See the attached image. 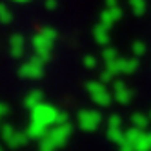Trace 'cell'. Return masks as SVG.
Masks as SVG:
<instances>
[{"label":"cell","instance_id":"obj_4","mask_svg":"<svg viewBox=\"0 0 151 151\" xmlns=\"http://www.w3.org/2000/svg\"><path fill=\"white\" fill-rule=\"evenodd\" d=\"M9 44H11V49H13V55H20L24 49V37L22 35H13L11 40H9Z\"/></svg>","mask_w":151,"mask_h":151},{"label":"cell","instance_id":"obj_5","mask_svg":"<svg viewBox=\"0 0 151 151\" xmlns=\"http://www.w3.org/2000/svg\"><path fill=\"white\" fill-rule=\"evenodd\" d=\"M129 7H131V11H133L137 17H140V15L146 13L147 4H146V0H129Z\"/></svg>","mask_w":151,"mask_h":151},{"label":"cell","instance_id":"obj_10","mask_svg":"<svg viewBox=\"0 0 151 151\" xmlns=\"http://www.w3.org/2000/svg\"><path fill=\"white\" fill-rule=\"evenodd\" d=\"M113 55H115L113 49H106V58H109V57H113Z\"/></svg>","mask_w":151,"mask_h":151},{"label":"cell","instance_id":"obj_8","mask_svg":"<svg viewBox=\"0 0 151 151\" xmlns=\"http://www.w3.org/2000/svg\"><path fill=\"white\" fill-rule=\"evenodd\" d=\"M106 7H118V0H106Z\"/></svg>","mask_w":151,"mask_h":151},{"label":"cell","instance_id":"obj_3","mask_svg":"<svg viewBox=\"0 0 151 151\" xmlns=\"http://www.w3.org/2000/svg\"><path fill=\"white\" fill-rule=\"evenodd\" d=\"M107 29L104 24H96L95 29H93V35H95V40L99 42V44H106L107 40H109V33H107Z\"/></svg>","mask_w":151,"mask_h":151},{"label":"cell","instance_id":"obj_2","mask_svg":"<svg viewBox=\"0 0 151 151\" xmlns=\"http://www.w3.org/2000/svg\"><path fill=\"white\" fill-rule=\"evenodd\" d=\"M122 17V7H106L100 13V24H104L106 27H111L115 22H118Z\"/></svg>","mask_w":151,"mask_h":151},{"label":"cell","instance_id":"obj_7","mask_svg":"<svg viewBox=\"0 0 151 151\" xmlns=\"http://www.w3.org/2000/svg\"><path fill=\"white\" fill-rule=\"evenodd\" d=\"M46 9H47V11H55V9H57V6H58V2H57V0H46Z\"/></svg>","mask_w":151,"mask_h":151},{"label":"cell","instance_id":"obj_9","mask_svg":"<svg viewBox=\"0 0 151 151\" xmlns=\"http://www.w3.org/2000/svg\"><path fill=\"white\" fill-rule=\"evenodd\" d=\"M133 49H135V53H144V44H138L137 42V44L133 46Z\"/></svg>","mask_w":151,"mask_h":151},{"label":"cell","instance_id":"obj_1","mask_svg":"<svg viewBox=\"0 0 151 151\" xmlns=\"http://www.w3.org/2000/svg\"><path fill=\"white\" fill-rule=\"evenodd\" d=\"M57 38V31L53 27H42L38 33L33 37V46L37 49V55L40 57H47L49 55V49H51V44L53 40Z\"/></svg>","mask_w":151,"mask_h":151},{"label":"cell","instance_id":"obj_11","mask_svg":"<svg viewBox=\"0 0 151 151\" xmlns=\"http://www.w3.org/2000/svg\"><path fill=\"white\" fill-rule=\"evenodd\" d=\"M13 2H27V0H13Z\"/></svg>","mask_w":151,"mask_h":151},{"label":"cell","instance_id":"obj_6","mask_svg":"<svg viewBox=\"0 0 151 151\" xmlns=\"http://www.w3.org/2000/svg\"><path fill=\"white\" fill-rule=\"evenodd\" d=\"M11 20H13V13L9 11V7L6 4L0 2V22H2V24H9Z\"/></svg>","mask_w":151,"mask_h":151}]
</instances>
